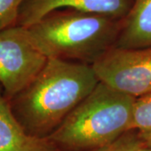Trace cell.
Returning a JSON list of instances; mask_svg holds the SVG:
<instances>
[{
  "label": "cell",
  "mask_w": 151,
  "mask_h": 151,
  "mask_svg": "<svg viewBox=\"0 0 151 151\" xmlns=\"http://www.w3.org/2000/svg\"><path fill=\"white\" fill-rule=\"evenodd\" d=\"M100 82L139 98L151 93V46H114L92 65Z\"/></svg>",
  "instance_id": "5b68a950"
},
{
  "label": "cell",
  "mask_w": 151,
  "mask_h": 151,
  "mask_svg": "<svg viewBox=\"0 0 151 151\" xmlns=\"http://www.w3.org/2000/svg\"><path fill=\"white\" fill-rule=\"evenodd\" d=\"M123 24L124 19L65 9L26 28L48 59L92 65L116 46Z\"/></svg>",
  "instance_id": "7a4b0ae2"
},
{
  "label": "cell",
  "mask_w": 151,
  "mask_h": 151,
  "mask_svg": "<svg viewBox=\"0 0 151 151\" xmlns=\"http://www.w3.org/2000/svg\"><path fill=\"white\" fill-rule=\"evenodd\" d=\"M132 129L144 144L151 148V93L135 99Z\"/></svg>",
  "instance_id": "9c48e42d"
},
{
  "label": "cell",
  "mask_w": 151,
  "mask_h": 151,
  "mask_svg": "<svg viewBox=\"0 0 151 151\" xmlns=\"http://www.w3.org/2000/svg\"><path fill=\"white\" fill-rule=\"evenodd\" d=\"M25 0H0V32L16 26L19 10Z\"/></svg>",
  "instance_id": "8fae6325"
},
{
  "label": "cell",
  "mask_w": 151,
  "mask_h": 151,
  "mask_svg": "<svg viewBox=\"0 0 151 151\" xmlns=\"http://www.w3.org/2000/svg\"><path fill=\"white\" fill-rule=\"evenodd\" d=\"M48 58L38 48L26 27L0 32V83L9 100L41 70Z\"/></svg>",
  "instance_id": "277c9868"
},
{
  "label": "cell",
  "mask_w": 151,
  "mask_h": 151,
  "mask_svg": "<svg viewBox=\"0 0 151 151\" xmlns=\"http://www.w3.org/2000/svg\"><path fill=\"white\" fill-rule=\"evenodd\" d=\"M134 2V0H25L20 8L17 25L29 27L49 14L65 9L124 19Z\"/></svg>",
  "instance_id": "8992f818"
},
{
  "label": "cell",
  "mask_w": 151,
  "mask_h": 151,
  "mask_svg": "<svg viewBox=\"0 0 151 151\" xmlns=\"http://www.w3.org/2000/svg\"><path fill=\"white\" fill-rule=\"evenodd\" d=\"M0 151H59L49 137L28 134L17 121L0 83Z\"/></svg>",
  "instance_id": "52a82bcc"
},
{
  "label": "cell",
  "mask_w": 151,
  "mask_h": 151,
  "mask_svg": "<svg viewBox=\"0 0 151 151\" xmlns=\"http://www.w3.org/2000/svg\"><path fill=\"white\" fill-rule=\"evenodd\" d=\"M90 151H151L134 129L129 130L109 145Z\"/></svg>",
  "instance_id": "30bf717a"
},
{
  "label": "cell",
  "mask_w": 151,
  "mask_h": 151,
  "mask_svg": "<svg viewBox=\"0 0 151 151\" xmlns=\"http://www.w3.org/2000/svg\"><path fill=\"white\" fill-rule=\"evenodd\" d=\"M134 97L99 82L49 136L59 151H90L132 130Z\"/></svg>",
  "instance_id": "3957f363"
},
{
  "label": "cell",
  "mask_w": 151,
  "mask_h": 151,
  "mask_svg": "<svg viewBox=\"0 0 151 151\" xmlns=\"http://www.w3.org/2000/svg\"><path fill=\"white\" fill-rule=\"evenodd\" d=\"M99 82L92 65L49 58L32 81L8 101L28 134L46 138Z\"/></svg>",
  "instance_id": "6da1fadb"
},
{
  "label": "cell",
  "mask_w": 151,
  "mask_h": 151,
  "mask_svg": "<svg viewBox=\"0 0 151 151\" xmlns=\"http://www.w3.org/2000/svg\"><path fill=\"white\" fill-rule=\"evenodd\" d=\"M116 46L127 49L151 46V0H134L124 19Z\"/></svg>",
  "instance_id": "ba28073f"
}]
</instances>
